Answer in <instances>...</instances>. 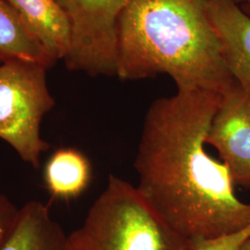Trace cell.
Segmentation results:
<instances>
[{
    "label": "cell",
    "mask_w": 250,
    "mask_h": 250,
    "mask_svg": "<svg viewBox=\"0 0 250 250\" xmlns=\"http://www.w3.org/2000/svg\"><path fill=\"white\" fill-rule=\"evenodd\" d=\"M224 95L177 88L148 108L134 161L136 186L152 208L192 239L238 232L250 204L236 197L231 173L206 150V137Z\"/></svg>",
    "instance_id": "obj_1"
},
{
    "label": "cell",
    "mask_w": 250,
    "mask_h": 250,
    "mask_svg": "<svg viewBox=\"0 0 250 250\" xmlns=\"http://www.w3.org/2000/svg\"><path fill=\"white\" fill-rule=\"evenodd\" d=\"M117 75L165 73L177 88L223 95L237 83L224 62L208 0H129L117 25Z\"/></svg>",
    "instance_id": "obj_2"
},
{
    "label": "cell",
    "mask_w": 250,
    "mask_h": 250,
    "mask_svg": "<svg viewBox=\"0 0 250 250\" xmlns=\"http://www.w3.org/2000/svg\"><path fill=\"white\" fill-rule=\"evenodd\" d=\"M195 242L163 219L136 187L113 174L80 227L68 234L69 250H192Z\"/></svg>",
    "instance_id": "obj_3"
},
{
    "label": "cell",
    "mask_w": 250,
    "mask_h": 250,
    "mask_svg": "<svg viewBox=\"0 0 250 250\" xmlns=\"http://www.w3.org/2000/svg\"><path fill=\"white\" fill-rule=\"evenodd\" d=\"M46 68L18 61L0 65V138L35 169L49 147L41 137V123L53 107Z\"/></svg>",
    "instance_id": "obj_4"
},
{
    "label": "cell",
    "mask_w": 250,
    "mask_h": 250,
    "mask_svg": "<svg viewBox=\"0 0 250 250\" xmlns=\"http://www.w3.org/2000/svg\"><path fill=\"white\" fill-rule=\"evenodd\" d=\"M69 19V69L91 75H117V25L129 0H56Z\"/></svg>",
    "instance_id": "obj_5"
},
{
    "label": "cell",
    "mask_w": 250,
    "mask_h": 250,
    "mask_svg": "<svg viewBox=\"0 0 250 250\" xmlns=\"http://www.w3.org/2000/svg\"><path fill=\"white\" fill-rule=\"evenodd\" d=\"M206 144L219 152L234 184L250 188V97L238 84L224 95Z\"/></svg>",
    "instance_id": "obj_6"
},
{
    "label": "cell",
    "mask_w": 250,
    "mask_h": 250,
    "mask_svg": "<svg viewBox=\"0 0 250 250\" xmlns=\"http://www.w3.org/2000/svg\"><path fill=\"white\" fill-rule=\"evenodd\" d=\"M208 11L224 62L250 97V17L232 0H208Z\"/></svg>",
    "instance_id": "obj_7"
},
{
    "label": "cell",
    "mask_w": 250,
    "mask_h": 250,
    "mask_svg": "<svg viewBox=\"0 0 250 250\" xmlns=\"http://www.w3.org/2000/svg\"><path fill=\"white\" fill-rule=\"evenodd\" d=\"M28 30L56 62L71 51L72 28L56 0H9Z\"/></svg>",
    "instance_id": "obj_8"
},
{
    "label": "cell",
    "mask_w": 250,
    "mask_h": 250,
    "mask_svg": "<svg viewBox=\"0 0 250 250\" xmlns=\"http://www.w3.org/2000/svg\"><path fill=\"white\" fill-rule=\"evenodd\" d=\"M0 250H69L68 235L50 214L48 206L29 201Z\"/></svg>",
    "instance_id": "obj_9"
},
{
    "label": "cell",
    "mask_w": 250,
    "mask_h": 250,
    "mask_svg": "<svg viewBox=\"0 0 250 250\" xmlns=\"http://www.w3.org/2000/svg\"><path fill=\"white\" fill-rule=\"evenodd\" d=\"M91 178L88 159L75 148H60L45 163V187L55 199L69 201L79 197L88 188Z\"/></svg>",
    "instance_id": "obj_10"
},
{
    "label": "cell",
    "mask_w": 250,
    "mask_h": 250,
    "mask_svg": "<svg viewBox=\"0 0 250 250\" xmlns=\"http://www.w3.org/2000/svg\"><path fill=\"white\" fill-rule=\"evenodd\" d=\"M0 59L42 65L46 69L53 60L28 30L9 0H0Z\"/></svg>",
    "instance_id": "obj_11"
},
{
    "label": "cell",
    "mask_w": 250,
    "mask_h": 250,
    "mask_svg": "<svg viewBox=\"0 0 250 250\" xmlns=\"http://www.w3.org/2000/svg\"><path fill=\"white\" fill-rule=\"evenodd\" d=\"M250 236V224L238 232L213 238L196 239L192 250H238Z\"/></svg>",
    "instance_id": "obj_12"
},
{
    "label": "cell",
    "mask_w": 250,
    "mask_h": 250,
    "mask_svg": "<svg viewBox=\"0 0 250 250\" xmlns=\"http://www.w3.org/2000/svg\"><path fill=\"white\" fill-rule=\"evenodd\" d=\"M19 208L9 197L0 193V247L8 238L19 216Z\"/></svg>",
    "instance_id": "obj_13"
},
{
    "label": "cell",
    "mask_w": 250,
    "mask_h": 250,
    "mask_svg": "<svg viewBox=\"0 0 250 250\" xmlns=\"http://www.w3.org/2000/svg\"><path fill=\"white\" fill-rule=\"evenodd\" d=\"M239 7L245 14H247L249 17H250V0H243Z\"/></svg>",
    "instance_id": "obj_14"
},
{
    "label": "cell",
    "mask_w": 250,
    "mask_h": 250,
    "mask_svg": "<svg viewBox=\"0 0 250 250\" xmlns=\"http://www.w3.org/2000/svg\"><path fill=\"white\" fill-rule=\"evenodd\" d=\"M238 250H250V236L243 243V245Z\"/></svg>",
    "instance_id": "obj_15"
},
{
    "label": "cell",
    "mask_w": 250,
    "mask_h": 250,
    "mask_svg": "<svg viewBox=\"0 0 250 250\" xmlns=\"http://www.w3.org/2000/svg\"><path fill=\"white\" fill-rule=\"evenodd\" d=\"M232 1H233V2H235V3H236V4H238V5H240V4H241L242 1H243V0H232Z\"/></svg>",
    "instance_id": "obj_16"
}]
</instances>
